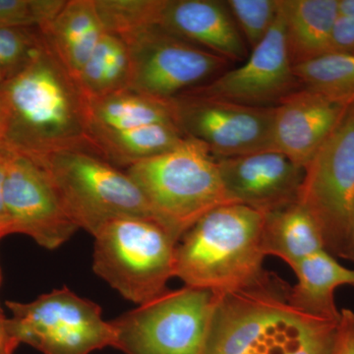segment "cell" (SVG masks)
Masks as SVG:
<instances>
[{"label":"cell","instance_id":"22","mask_svg":"<svg viewBox=\"0 0 354 354\" xmlns=\"http://www.w3.org/2000/svg\"><path fill=\"white\" fill-rule=\"evenodd\" d=\"M90 129L124 130L174 122L171 101H162L131 88L86 100Z\"/></svg>","mask_w":354,"mask_h":354},{"label":"cell","instance_id":"29","mask_svg":"<svg viewBox=\"0 0 354 354\" xmlns=\"http://www.w3.org/2000/svg\"><path fill=\"white\" fill-rule=\"evenodd\" d=\"M332 354H354V312L341 311L339 328Z\"/></svg>","mask_w":354,"mask_h":354},{"label":"cell","instance_id":"16","mask_svg":"<svg viewBox=\"0 0 354 354\" xmlns=\"http://www.w3.org/2000/svg\"><path fill=\"white\" fill-rule=\"evenodd\" d=\"M158 25L228 62L246 59L245 41L225 1L165 0Z\"/></svg>","mask_w":354,"mask_h":354},{"label":"cell","instance_id":"21","mask_svg":"<svg viewBox=\"0 0 354 354\" xmlns=\"http://www.w3.org/2000/svg\"><path fill=\"white\" fill-rule=\"evenodd\" d=\"M262 242L266 256H276L292 270L326 250L318 225L298 201L264 215Z\"/></svg>","mask_w":354,"mask_h":354},{"label":"cell","instance_id":"7","mask_svg":"<svg viewBox=\"0 0 354 354\" xmlns=\"http://www.w3.org/2000/svg\"><path fill=\"white\" fill-rule=\"evenodd\" d=\"M298 202L326 251L354 262V104L305 167Z\"/></svg>","mask_w":354,"mask_h":354},{"label":"cell","instance_id":"30","mask_svg":"<svg viewBox=\"0 0 354 354\" xmlns=\"http://www.w3.org/2000/svg\"><path fill=\"white\" fill-rule=\"evenodd\" d=\"M20 344L11 328L10 320L0 310V354H15Z\"/></svg>","mask_w":354,"mask_h":354},{"label":"cell","instance_id":"31","mask_svg":"<svg viewBox=\"0 0 354 354\" xmlns=\"http://www.w3.org/2000/svg\"><path fill=\"white\" fill-rule=\"evenodd\" d=\"M8 153V149H7L6 146H0V241H1L4 236L9 234L3 199L4 179H6Z\"/></svg>","mask_w":354,"mask_h":354},{"label":"cell","instance_id":"8","mask_svg":"<svg viewBox=\"0 0 354 354\" xmlns=\"http://www.w3.org/2000/svg\"><path fill=\"white\" fill-rule=\"evenodd\" d=\"M218 300L214 291L185 286L111 321L114 348L124 354H201Z\"/></svg>","mask_w":354,"mask_h":354},{"label":"cell","instance_id":"11","mask_svg":"<svg viewBox=\"0 0 354 354\" xmlns=\"http://www.w3.org/2000/svg\"><path fill=\"white\" fill-rule=\"evenodd\" d=\"M171 104L177 127L216 160L274 149V106H246L188 92Z\"/></svg>","mask_w":354,"mask_h":354},{"label":"cell","instance_id":"34","mask_svg":"<svg viewBox=\"0 0 354 354\" xmlns=\"http://www.w3.org/2000/svg\"><path fill=\"white\" fill-rule=\"evenodd\" d=\"M6 75H4L3 68H2L1 62H0V86L2 84L6 83Z\"/></svg>","mask_w":354,"mask_h":354},{"label":"cell","instance_id":"12","mask_svg":"<svg viewBox=\"0 0 354 354\" xmlns=\"http://www.w3.org/2000/svg\"><path fill=\"white\" fill-rule=\"evenodd\" d=\"M8 151L3 187L8 234L28 235L44 248L55 250L79 228L65 212L43 167L34 158Z\"/></svg>","mask_w":354,"mask_h":354},{"label":"cell","instance_id":"18","mask_svg":"<svg viewBox=\"0 0 354 354\" xmlns=\"http://www.w3.org/2000/svg\"><path fill=\"white\" fill-rule=\"evenodd\" d=\"M286 48L293 66L332 53L339 0H281Z\"/></svg>","mask_w":354,"mask_h":354},{"label":"cell","instance_id":"25","mask_svg":"<svg viewBox=\"0 0 354 354\" xmlns=\"http://www.w3.org/2000/svg\"><path fill=\"white\" fill-rule=\"evenodd\" d=\"M165 0H94L104 31L122 39L158 25Z\"/></svg>","mask_w":354,"mask_h":354},{"label":"cell","instance_id":"15","mask_svg":"<svg viewBox=\"0 0 354 354\" xmlns=\"http://www.w3.org/2000/svg\"><path fill=\"white\" fill-rule=\"evenodd\" d=\"M349 108L308 88L291 93L274 106V150L305 169Z\"/></svg>","mask_w":354,"mask_h":354},{"label":"cell","instance_id":"5","mask_svg":"<svg viewBox=\"0 0 354 354\" xmlns=\"http://www.w3.org/2000/svg\"><path fill=\"white\" fill-rule=\"evenodd\" d=\"M50 177L69 218L93 236L116 218L156 220L139 186L101 156L66 150L34 158Z\"/></svg>","mask_w":354,"mask_h":354},{"label":"cell","instance_id":"24","mask_svg":"<svg viewBox=\"0 0 354 354\" xmlns=\"http://www.w3.org/2000/svg\"><path fill=\"white\" fill-rule=\"evenodd\" d=\"M298 82L344 106L354 104V55L330 53L293 66Z\"/></svg>","mask_w":354,"mask_h":354},{"label":"cell","instance_id":"28","mask_svg":"<svg viewBox=\"0 0 354 354\" xmlns=\"http://www.w3.org/2000/svg\"><path fill=\"white\" fill-rule=\"evenodd\" d=\"M332 53L354 55V16H341L333 35Z\"/></svg>","mask_w":354,"mask_h":354},{"label":"cell","instance_id":"26","mask_svg":"<svg viewBox=\"0 0 354 354\" xmlns=\"http://www.w3.org/2000/svg\"><path fill=\"white\" fill-rule=\"evenodd\" d=\"M225 3L251 50L267 36L281 8V0H228Z\"/></svg>","mask_w":354,"mask_h":354},{"label":"cell","instance_id":"14","mask_svg":"<svg viewBox=\"0 0 354 354\" xmlns=\"http://www.w3.org/2000/svg\"><path fill=\"white\" fill-rule=\"evenodd\" d=\"M216 160L230 202L266 215L298 201L304 169L283 153L272 149Z\"/></svg>","mask_w":354,"mask_h":354},{"label":"cell","instance_id":"23","mask_svg":"<svg viewBox=\"0 0 354 354\" xmlns=\"http://www.w3.org/2000/svg\"><path fill=\"white\" fill-rule=\"evenodd\" d=\"M129 50L115 35L104 32L75 81L86 100L129 87Z\"/></svg>","mask_w":354,"mask_h":354},{"label":"cell","instance_id":"27","mask_svg":"<svg viewBox=\"0 0 354 354\" xmlns=\"http://www.w3.org/2000/svg\"><path fill=\"white\" fill-rule=\"evenodd\" d=\"M66 0H0V29L41 28L62 10Z\"/></svg>","mask_w":354,"mask_h":354},{"label":"cell","instance_id":"9","mask_svg":"<svg viewBox=\"0 0 354 354\" xmlns=\"http://www.w3.org/2000/svg\"><path fill=\"white\" fill-rule=\"evenodd\" d=\"M6 305L17 339L43 354H90L115 346V330L101 307L65 286L28 304Z\"/></svg>","mask_w":354,"mask_h":354},{"label":"cell","instance_id":"6","mask_svg":"<svg viewBox=\"0 0 354 354\" xmlns=\"http://www.w3.org/2000/svg\"><path fill=\"white\" fill-rule=\"evenodd\" d=\"M94 239L95 274L125 299L141 305L167 290L178 241L157 220L116 218Z\"/></svg>","mask_w":354,"mask_h":354},{"label":"cell","instance_id":"19","mask_svg":"<svg viewBox=\"0 0 354 354\" xmlns=\"http://www.w3.org/2000/svg\"><path fill=\"white\" fill-rule=\"evenodd\" d=\"M293 271L297 283L290 290L291 304L310 315L339 321L341 311L335 306V291L339 286H354V270L322 250L302 261Z\"/></svg>","mask_w":354,"mask_h":354},{"label":"cell","instance_id":"35","mask_svg":"<svg viewBox=\"0 0 354 354\" xmlns=\"http://www.w3.org/2000/svg\"><path fill=\"white\" fill-rule=\"evenodd\" d=\"M0 283H1V269H0Z\"/></svg>","mask_w":354,"mask_h":354},{"label":"cell","instance_id":"10","mask_svg":"<svg viewBox=\"0 0 354 354\" xmlns=\"http://www.w3.org/2000/svg\"><path fill=\"white\" fill-rule=\"evenodd\" d=\"M129 50V87L171 101L223 73L225 58L174 36L158 25L123 39Z\"/></svg>","mask_w":354,"mask_h":354},{"label":"cell","instance_id":"4","mask_svg":"<svg viewBox=\"0 0 354 354\" xmlns=\"http://www.w3.org/2000/svg\"><path fill=\"white\" fill-rule=\"evenodd\" d=\"M153 216L179 241L212 209L230 204L218 160L200 142L186 137L174 150L128 167Z\"/></svg>","mask_w":354,"mask_h":354},{"label":"cell","instance_id":"2","mask_svg":"<svg viewBox=\"0 0 354 354\" xmlns=\"http://www.w3.org/2000/svg\"><path fill=\"white\" fill-rule=\"evenodd\" d=\"M0 91L7 106L3 145L9 150L32 158L66 150L94 152L86 97L46 41L31 64Z\"/></svg>","mask_w":354,"mask_h":354},{"label":"cell","instance_id":"33","mask_svg":"<svg viewBox=\"0 0 354 354\" xmlns=\"http://www.w3.org/2000/svg\"><path fill=\"white\" fill-rule=\"evenodd\" d=\"M341 16H354V0H339Z\"/></svg>","mask_w":354,"mask_h":354},{"label":"cell","instance_id":"1","mask_svg":"<svg viewBox=\"0 0 354 354\" xmlns=\"http://www.w3.org/2000/svg\"><path fill=\"white\" fill-rule=\"evenodd\" d=\"M290 290L265 271L251 285L218 295L201 354H332L339 321L298 309Z\"/></svg>","mask_w":354,"mask_h":354},{"label":"cell","instance_id":"13","mask_svg":"<svg viewBox=\"0 0 354 354\" xmlns=\"http://www.w3.org/2000/svg\"><path fill=\"white\" fill-rule=\"evenodd\" d=\"M299 82L293 72L285 34L283 6L265 39L253 48L244 64L227 70L209 82L187 91L251 106H276L295 92Z\"/></svg>","mask_w":354,"mask_h":354},{"label":"cell","instance_id":"20","mask_svg":"<svg viewBox=\"0 0 354 354\" xmlns=\"http://www.w3.org/2000/svg\"><path fill=\"white\" fill-rule=\"evenodd\" d=\"M185 138L174 122L124 130L90 129L93 151L111 165L127 169L174 150Z\"/></svg>","mask_w":354,"mask_h":354},{"label":"cell","instance_id":"3","mask_svg":"<svg viewBox=\"0 0 354 354\" xmlns=\"http://www.w3.org/2000/svg\"><path fill=\"white\" fill-rule=\"evenodd\" d=\"M263 223L264 214L243 205L212 209L179 239L174 277L216 295L251 285L265 272Z\"/></svg>","mask_w":354,"mask_h":354},{"label":"cell","instance_id":"17","mask_svg":"<svg viewBox=\"0 0 354 354\" xmlns=\"http://www.w3.org/2000/svg\"><path fill=\"white\" fill-rule=\"evenodd\" d=\"M38 29L46 46L74 79L106 32L94 0H66L55 19Z\"/></svg>","mask_w":354,"mask_h":354},{"label":"cell","instance_id":"32","mask_svg":"<svg viewBox=\"0 0 354 354\" xmlns=\"http://www.w3.org/2000/svg\"><path fill=\"white\" fill-rule=\"evenodd\" d=\"M7 127V106L4 95L0 91V146L3 145Z\"/></svg>","mask_w":354,"mask_h":354}]
</instances>
